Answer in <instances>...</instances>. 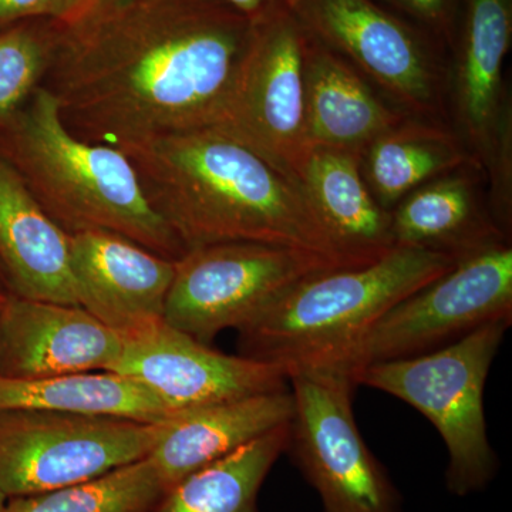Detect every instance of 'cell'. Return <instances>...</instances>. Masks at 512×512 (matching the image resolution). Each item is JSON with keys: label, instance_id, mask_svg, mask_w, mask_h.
<instances>
[{"label": "cell", "instance_id": "obj_1", "mask_svg": "<svg viewBox=\"0 0 512 512\" xmlns=\"http://www.w3.org/2000/svg\"><path fill=\"white\" fill-rule=\"evenodd\" d=\"M59 22L43 87L73 134L120 150L217 126L254 33L221 0H97Z\"/></svg>", "mask_w": 512, "mask_h": 512}, {"label": "cell", "instance_id": "obj_2", "mask_svg": "<svg viewBox=\"0 0 512 512\" xmlns=\"http://www.w3.org/2000/svg\"><path fill=\"white\" fill-rule=\"evenodd\" d=\"M121 150L185 251L259 242L305 249L356 268L340 254L301 184L234 138L201 128Z\"/></svg>", "mask_w": 512, "mask_h": 512}, {"label": "cell", "instance_id": "obj_3", "mask_svg": "<svg viewBox=\"0 0 512 512\" xmlns=\"http://www.w3.org/2000/svg\"><path fill=\"white\" fill-rule=\"evenodd\" d=\"M0 134V153L67 234L111 232L173 261L187 252L148 201L127 154L73 134L46 87L33 93Z\"/></svg>", "mask_w": 512, "mask_h": 512}, {"label": "cell", "instance_id": "obj_4", "mask_svg": "<svg viewBox=\"0 0 512 512\" xmlns=\"http://www.w3.org/2000/svg\"><path fill=\"white\" fill-rule=\"evenodd\" d=\"M457 259L396 247L375 264L326 269L303 279L238 330L239 355L289 372L329 365L397 302L446 274Z\"/></svg>", "mask_w": 512, "mask_h": 512}, {"label": "cell", "instance_id": "obj_5", "mask_svg": "<svg viewBox=\"0 0 512 512\" xmlns=\"http://www.w3.org/2000/svg\"><path fill=\"white\" fill-rule=\"evenodd\" d=\"M511 323L512 318L493 320L427 355L375 363L353 375L356 386L402 400L436 427L447 448V490L457 497L485 490L497 476L484 392Z\"/></svg>", "mask_w": 512, "mask_h": 512}, {"label": "cell", "instance_id": "obj_6", "mask_svg": "<svg viewBox=\"0 0 512 512\" xmlns=\"http://www.w3.org/2000/svg\"><path fill=\"white\" fill-rule=\"evenodd\" d=\"M288 382L293 414L285 453L319 494L322 512H403L402 495L357 427L352 373L302 366Z\"/></svg>", "mask_w": 512, "mask_h": 512}, {"label": "cell", "instance_id": "obj_7", "mask_svg": "<svg viewBox=\"0 0 512 512\" xmlns=\"http://www.w3.org/2000/svg\"><path fill=\"white\" fill-rule=\"evenodd\" d=\"M503 318H512V249L498 242L397 302L329 365L353 376L375 363L427 355Z\"/></svg>", "mask_w": 512, "mask_h": 512}, {"label": "cell", "instance_id": "obj_8", "mask_svg": "<svg viewBox=\"0 0 512 512\" xmlns=\"http://www.w3.org/2000/svg\"><path fill=\"white\" fill-rule=\"evenodd\" d=\"M342 268L305 249L225 242L190 249L175 261L164 323L210 345L241 329L284 293L326 269Z\"/></svg>", "mask_w": 512, "mask_h": 512}, {"label": "cell", "instance_id": "obj_9", "mask_svg": "<svg viewBox=\"0 0 512 512\" xmlns=\"http://www.w3.org/2000/svg\"><path fill=\"white\" fill-rule=\"evenodd\" d=\"M308 42L309 33L285 3L254 20L251 45L227 109L212 127L296 183L312 151L306 127Z\"/></svg>", "mask_w": 512, "mask_h": 512}, {"label": "cell", "instance_id": "obj_10", "mask_svg": "<svg viewBox=\"0 0 512 512\" xmlns=\"http://www.w3.org/2000/svg\"><path fill=\"white\" fill-rule=\"evenodd\" d=\"M163 423L49 410H2L0 490L8 498L26 497L84 483L136 463L150 456Z\"/></svg>", "mask_w": 512, "mask_h": 512}, {"label": "cell", "instance_id": "obj_11", "mask_svg": "<svg viewBox=\"0 0 512 512\" xmlns=\"http://www.w3.org/2000/svg\"><path fill=\"white\" fill-rule=\"evenodd\" d=\"M306 32L372 80L406 116L443 106L441 73L423 37L373 0H284Z\"/></svg>", "mask_w": 512, "mask_h": 512}, {"label": "cell", "instance_id": "obj_12", "mask_svg": "<svg viewBox=\"0 0 512 512\" xmlns=\"http://www.w3.org/2000/svg\"><path fill=\"white\" fill-rule=\"evenodd\" d=\"M110 372L131 377L174 414L288 389V370L225 355L167 323L128 336Z\"/></svg>", "mask_w": 512, "mask_h": 512}, {"label": "cell", "instance_id": "obj_13", "mask_svg": "<svg viewBox=\"0 0 512 512\" xmlns=\"http://www.w3.org/2000/svg\"><path fill=\"white\" fill-rule=\"evenodd\" d=\"M512 36V0H467L466 26L458 59V117L478 161L493 183L494 220L511 228V104L503 67Z\"/></svg>", "mask_w": 512, "mask_h": 512}, {"label": "cell", "instance_id": "obj_14", "mask_svg": "<svg viewBox=\"0 0 512 512\" xmlns=\"http://www.w3.org/2000/svg\"><path fill=\"white\" fill-rule=\"evenodd\" d=\"M77 301L121 338L164 322L175 261L106 231L70 235Z\"/></svg>", "mask_w": 512, "mask_h": 512}, {"label": "cell", "instance_id": "obj_15", "mask_svg": "<svg viewBox=\"0 0 512 512\" xmlns=\"http://www.w3.org/2000/svg\"><path fill=\"white\" fill-rule=\"evenodd\" d=\"M123 338L79 305L0 298V376L43 379L109 370Z\"/></svg>", "mask_w": 512, "mask_h": 512}, {"label": "cell", "instance_id": "obj_16", "mask_svg": "<svg viewBox=\"0 0 512 512\" xmlns=\"http://www.w3.org/2000/svg\"><path fill=\"white\" fill-rule=\"evenodd\" d=\"M0 271L13 295L79 305L70 265V235L47 215L2 153Z\"/></svg>", "mask_w": 512, "mask_h": 512}, {"label": "cell", "instance_id": "obj_17", "mask_svg": "<svg viewBox=\"0 0 512 512\" xmlns=\"http://www.w3.org/2000/svg\"><path fill=\"white\" fill-rule=\"evenodd\" d=\"M291 390L227 400L174 414L163 423L151 463L165 487L227 457L292 419Z\"/></svg>", "mask_w": 512, "mask_h": 512}, {"label": "cell", "instance_id": "obj_18", "mask_svg": "<svg viewBox=\"0 0 512 512\" xmlns=\"http://www.w3.org/2000/svg\"><path fill=\"white\" fill-rule=\"evenodd\" d=\"M299 184L340 254L356 268L375 264L396 248L392 214L367 187L359 153L313 148Z\"/></svg>", "mask_w": 512, "mask_h": 512}, {"label": "cell", "instance_id": "obj_19", "mask_svg": "<svg viewBox=\"0 0 512 512\" xmlns=\"http://www.w3.org/2000/svg\"><path fill=\"white\" fill-rule=\"evenodd\" d=\"M306 127L311 150L362 154L406 114L392 109L352 64L309 35L305 53Z\"/></svg>", "mask_w": 512, "mask_h": 512}, {"label": "cell", "instance_id": "obj_20", "mask_svg": "<svg viewBox=\"0 0 512 512\" xmlns=\"http://www.w3.org/2000/svg\"><path fill=\"white\" fill-rule=\"evenodd\" d=\"M467 167L421 185L392 214L396 247L429 249L464 258L507 237L480 204L473 171Z\"/></svg>", "mask_w": 512, "mask_h": 512}, {"label": "cell", "instance_id": "obj_21", "mask_svg": "<svg viewBox=\"0 0 512 512\" xmlns=\"http://www.w3.org/2000/svg\"><path fill=\"white\" fill-rule=\"evenodd\" d=\"M480 164L453 131L437 121L410 116L360 154L367 187L387 211L421 185Z\"/></svg>", "mask_w": 512, "mask_h": 512}, {"label": "cell", "instance_id": "obj_22", "mask_svg": "<svg viewBox=\"0 0 512 512\" xmlns=\"http://www.w3.org/2000/svg\"><path fill=\"white\" fill-rule=\"evenodd\" d=\"M19 409L151 424L174 416L146 386L110 370L28 380L0 376V412Z\"/></svg>", "mask_w": 512, "mask_h": 512}, {"label": "cell", "instance_id": "obj_23", "mask_svg": "<svg viewBox=\"0 0 512 512\" xmlns=\"http://www.w3.org/2000/svg\"><path fill=\"white\" fill-rule=\"evenodd\" d=\"M289 421L171 485L147 512H259V491L285 454Z\"/></svg>", "mask_w": 512, "mask_h": 512}, {"label": "cell", "instance_id": "obj_24", "mask_svg": "<svg viewBox=\"0 0 512 512\" xmlns=\"http://www.w3.org/2000/svg\"><path fill=\"white\" fill-rule=\"evenodd\" d=\"M165 490L147 457L84 483L8 498L2 512H147Z\"/></svg>", "mask_w": 512, "mask_h": 512}, {"label": "cell", "instance_id": "obj_25", "mask_svg": "<svg viewBox=\"0 0 512 512\" xmlns=\"http://www.w3.org/2000/svg\"><path fill=\"white\" fill-rule=\"evenodd\" d=\"M59 33L55 19L23 20L0 29V128L43 86Z\"/></svg>", "mask_w": 512, "mask_h": 512}, {"label": "cell", "instance_id": "obj_26", "mask_svg": "<svg viewBox=\"0 0 512 512\" xmlns=\"http://www.w3.org/2000/svg\"><path fill=\"white\" fill-rule=\"evenodd\" d=\"M67 0H0V29L29 19L63 20Z\"/></svg>", "mask_w": 512, "mask_h": 512}, {"label": "cell", "instance_id": "obj_27", "mask_svg": "<svg viewBox=\"0 0 512 512\" xmlns=\"http://www.w3.org/2000/svg\"><path fill=\"white\" fill-rule=\"evenodd\" d=\"M409 12L414 18L433 26L444 28L450 18L453 0H390Z\"/></svg>", "mask_w": 512, "mask_h": 512}, {"label": "cell", "instance_id": "obj_28", "mask_svg": "<svg viewBox=\"0 0 512 512\" xmlns=\"http://www.w3.org/2000/svg\"><path fill=\"white\" fill-rule=\"evenodd\" d=\"M221 2L254 22L274 10L276 6L282 5L284 0H221Z\"/></svg>", "mask_w": 512, "mask_h": 512}, {"label": "cell", "instance_id": "obj_29", "mask_svg": "<svg viewBox=\"0 0 512 512\" xmlns=\"http://www.w3.org/2000/svg\"><path fill=\"white\" fill-rule=\"evenodd\" d=\"M94 2H97V0H67L66 16H64L63 20L72 18L77 12H80L86 6L92 5Z\"/></svg>", "mask_w": 512, "mask_h": 512}, {"label": "cell", "instance_id": "obj_30", "mask_svg": "<svg viewBox=\"0 0 512 512\" xmlns=\"http://www.w3.org/2000/svg\"><path fill=\"white\" fill-rule=\"evenodd\" d=\"M6 501H8V497H6V495L2 493V490H0V512L5 508Z\"/></svg>", "mask_w": 512, "mask_h": 512}, {"label": "cell", "instance_id": "obj_31", "mask_svg": "<svg viewBox=\"0 0 512 512\" xmlns=\"http://www.w3.org/2000/svg\"><path fill=\"white\" fill-rule=\"evenodd\" d=\"M2 274H0V293H3V285H2Z\"/></svg>", "mask_w": 512, "mask_h": 512}, {"label": "cell", "instance_id": "obj_32", "mask_svg": "<svg viewBox=\"0 0 512 512\" xmlns=\"http://www.w3.org/2000/svg\"><path fill=\"white\" fill-rule=\"evenodd\" d=\"M3 293H5V292H3ZM3 293H0V298H2Z\"/></svg>", "mask_w": 512, "mask_h": 512}]
</instances>
